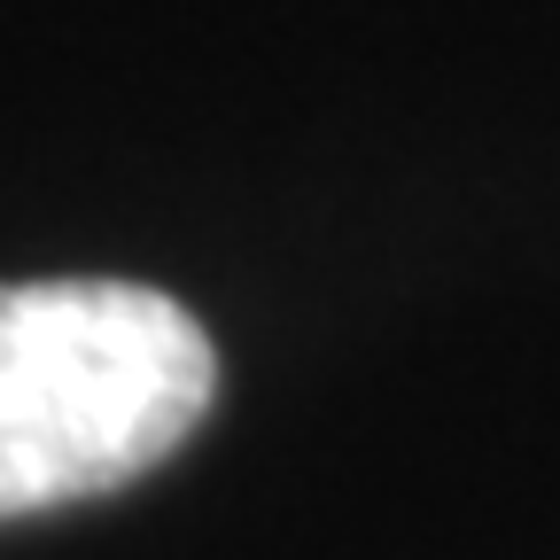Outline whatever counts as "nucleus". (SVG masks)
Wrapping results in <instances>:
<instances>
[{"label":"nucleus","instance_id":"nucleus-1","mask_svg":"<svg viewBox=\"0 0 560 560\" xmlns=\"http://www.w3.org/2000/svg\"><path fill=\"white\" fill-rule=\"evenodd\" d=\"M219 397L195 312L140 280L55 272L0 289V522L164 467Z\"/></svg>","mask_w":560,"mask_h":560}]
</instances>
